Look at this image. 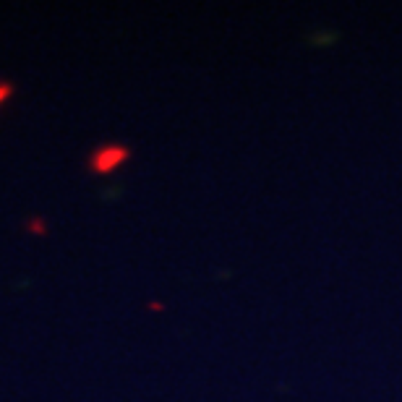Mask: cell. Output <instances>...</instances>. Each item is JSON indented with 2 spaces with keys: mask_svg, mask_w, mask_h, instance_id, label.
I'll use <instances>...</instances> for the list:
<instances>
[{
  "mask_svg": "<svg viewBox=\"0 0 402 402\" xmlns=\"http://www.w3.org/2000/svg\"><path fill=\"white\" fill-rule=\"evenodd\" d=\"M126 160H128V149L126 146H120V144H105V146L95 149L92 160H89V167L95 170L97 175H107L115 167L123 165Z\"/></svg>",
  "mask_w": 402,
  "mask_h": 402,
  "instance_id": "6da1fadb",
  "label": "cell"
},
{
  "mask_svg": "<svg viewBox=\"0 0 402 402\" xmlns=\"http://www.w3.org/2000/svg\"><path fill=\"white\" fill-rule=\"evenodd\" d=\"M11 86H8V84L6 82H0V105H6V102H8V97H11Z\"/></svg>",
  "mask_w": 402,
  "mask_h": 402,
  "instance_id": "7a4b0ae2",
  "label": "cell"
}]
</instances>
